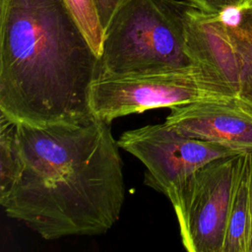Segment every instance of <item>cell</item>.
Here are the masks:
<instances>
[{
	"label": "cell",
	"mask_w": 252,
	"mask_h": 252,
	"mask_svg": "<svg viewBox=\"0 0 252 252\" xmlns=\"http://www.w3.org/2000/svg\"><path fill=\"white\" fill-rule=\"evenodd\" d=\"M244 154L215 159L195 171L171 202L184 248L223 252L229 211Z\"/></svg>",
	"instance_id": "cell-5"
},
{
	"label": "cell",
	"mask_w": 252,
	"mask_h": 252,
	"mask_svg": "<svg viewBox=\"0 0 252 252\" xmlns=\"http://www.w3.org/2000/svg\"><path fill=\"white\" fill-rule=\"evenodd\" d=\"M252 239V154H244L233 193L223 252H250Z\"/></svg>",
	"instance_id": "cell-9"
},
{
	"label": "cell",
	"mask_w": 252,
	"mask_h": 252,
	"mask_svg": "<svg viewBox=\"0 0 252 252\" xmlns=\"http://www.w3.org/2000/svg\"><path fill=\"white\" fill-rule=\"evenodd\" d=\"M183 0H129L104 31L98 74L194 65L186 53Z\"/></svg>",
	"instance_id": "cell-3"
},
{
	"label": "cell",
	"mask_w": 252,
	"mask_h": 252,
	"mask_svg": "<svg viewBox=\"0 0 252 252\" xmlns=\"http://www.w3.org/2000/svg\"><path fill=\"white\" fill-rule=\"evenodd\" d=\"M128 1L129 0H97L99 15L104 31L116 12Z\"/></svg>",
	"instance_id": "cell-13"
},
{
	"label": "cell",
	"mask_w": 252,
	"mask_h": 252,
	"mask_svg": "<svg viewBox=\"0 0 252 252\" xmlns=\"http://www.w3.org/2000/svg\"><path fill=\"white\" fill-rule=\"evenodd\" d=\"M183 1L206 12H221L230 8H238L246 0H183Z\"/></svg>",
	"instance_id": "cell-12"
},
{
	"label": "cell",
	"mask_w": 252,
	"mask_h": 252,
	"mask_svg": "<svg viewBox=\"0 0 252 252\" xmlns=\"http://www.w3.org/2000/svg\"><path fill=\"white\" fill-rule=\"evenodd\" d=\"M236 9V21L228 30L239 65V84L233 101L237 108L252 119V0Z\"/></svg>",
	"instance_id": "cell-10"
},
{
	"label": "cell",
	"mask_w": 252,
	"mask_h": 252,
	"mask_svg": "<svg viewBox=\"0 0 252 252\" xmlns=\"http://www.w3.org/2000/svg\"><path fill=\"white\" fill-rule=\"evenodd\" d=\"M231 98L196 65L125 74H98L90 90L92 113L108 123L155 108Z\"/></svg>",
	"instance_id": "cell-4"
},
{
	"label": "cell",
	"mask_w": 252,
	"mask_h": 252,
	"mask_svg": "<svg viewBox=\"0 0 252 252\" xmlns=\"http://www.w3.org/2000/svg\"><path fill=\"white\" fill-rule=\"evenodd\" d=\"M117 144L146 166L144 183L165 195L170 203L199 168L238 155L220 144L180 134L165 123L125 131Z\"/></svg>",
	"instance_id": "cell-6"
},
{
	"label": "cell",
	"mask_w": 252,
	"mask_h": 252,
	"mask_svg": "<svg viewBox=\"0 0 252 252\" xmlns=\"http://www.w3.org/2000/svg\"><path fill=\"white\" fill-rule=\"evenodd\" d=\"M250 252H252V239H251V246H250Z\"/></svg>",
	"instance_id": "cell-14"
},
{
	"label": "cell",
	"mask_w": 252,
	"mask_h": 252,
	"mask_svg": "<svg viewBox=\"0 0 252 252\" xmlns=\"http://www.w3.org/2000/svg\"><path fill=\"white\" fill-rule=\"evenodd\" d=\"M164 123L180 134L252 154V119L231 99L200 100L169 107Z\"/></svg>",
	"instance_id": "cell-8"
},
{
	"label": "cell",
	"mask_w": 252,
	"mask_h": 252,
	"mask_svg": "<svg viewBox=\"0 0 252 252\" xmlns=\"http://www.w3.org/2000/svg\"><path fill=\"white\" fill-rule=\"evenodd\" d=\"M184 31L185 49L192 63L234 98L238 91L239 65L221 12H206L186 2Z\"/></svg>",
	"instance_id": "cell-7"
},
{
	"label": "cell",
	"mask_w": 252,
	"mask_h": 252,
	"mask_svg": "<svg viewBox=\"0 0 252 252\" xmlns=\"http://www.w3.org/2000/svg\"><path fill=\"white\" fill-rule=\"evenodd\" d=\"M98 73L65 0H0L1 114L32 125L85 119Z\"/></svg>",
	"instance_id": "cell-2"
},
{
	"label": "cell",
	"mask_w": 252,
	"mask_h": 252,
	"mask_svg": "<svg viewBox=\"0 0 252 252\" xmlns=\"http://www.w3.org/2000/svg\"><path fill=\"white\" fill-rule=\"evenodd\" d=\"M77 26L95 55L102 53L104 28L101 23L97 0H65Z\"/></svg>",
	"instance_id": "cell-11"
},
{
	"label": "cell",
	"mask_w": 252,
	"mask_h": 252,
	"mask_svg": "<svg viewBox=\"0 0 252 252\" xmlns=\"http://www.w3.org/2000/svg\"><path fill=\"white\" fill-rule=\"evenodd\" d=\"M110 124L93 113L47 125L15 121L13 171L0 190L6 215L46 240L107 232L125 200Z\"/></svg>",
	"instance_id": "cell-1"
}]
</instances>
